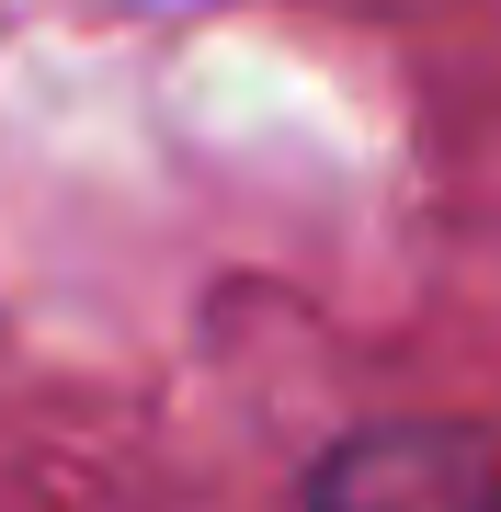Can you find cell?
Wrapping results in <instances>:
<instances>
[{
    "label": "cell",
    "mask_w": 501,
    "mask_h": 512,
    "mask_svg": "<svg viewBox=\"0 0 501 512\" xmlns=\"http://www.w3.org/2000/svg\"><path fill=\"white\" fill-rule=\"evenodd\" d=\"M308 490H319V501H410V490L479 501V490H501V467H490L467 433H445V421H388V433H365V444H342V456H319Z\"/></svg>",
    "instance_id": "6da1fadb"
}]
</instances>
